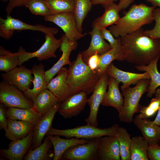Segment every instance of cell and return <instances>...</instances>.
I'll use <instances>...</instances> for the list:
<instances>
[{
	"label": "cell",
	"mask_w": 160,
	"mask_h": 160,
	"mask_svg": "<svg viewBox=\"0 0 160 160\" xmlns=\"http://www.w3.org/2000/svg\"><path fill=\"white\" fill-rule=\"evenodd\" d=\"M6 108L1 103H0V130L6 129L7 124L6 109Z\"/></svg>",
	"instance_id": "7bdbcfd3"
},
{
	"label": "cell",
	"mask_w": 160,
	"mask_h": 160,
	"mask_svg": "<svg viewBox=\"0 0 160 160\" xmlns=\"http://www.w3.org/2000/svg\"><path fill=\"white\" fill-rule=\"evenodd\" d=\"M31 0H9L6 8V11L8 14L12 12L15 7L25 6L26 4Z\"/></svg>",
	"instance_id": "b9f144b4"
},
{
	"label": "cell",
	"mask_w": 160,
	"mask_h": 160,
	"mask_svg": "<svg viewBox=\"0 0 160 160\" xmlns=\"http://www.w3.org/2000/svg\"><path fill=\"white\" fill-rule=\"evenodd\" d=\"M87 95L80 92L70 95L59 104L57 112L65 119L79 115L87 103Z\"/></svg>",
	"instance_id": "7c38bea8"
},
{
	"label": "cell",
	"mask_w": 160,
	"mask_h": 160,
	"mask_svg": "<svg viewBox=\"0 0 160 160\" xmlns=\"http://www.w3.org/2000/svg\"><path fill=\"white\" fill-rule=\"evenodd\" d=\"M59 103L55 105L47 114L42 116L35 125L32 143L31 148L35 149L42 143L44 136L52 127V123L54 116L57 111Z\"/></svg>",
	"instance_id": "e0dca14e"
},
{
	"label": "cell",
	"mask_w": 160,
	"mask_h": 160,
	"mask_svg": "<svg viewBox=\"0 0 160 160\" xmlns=\"http://www.w3.org/2000/svg\"><path fill=\"white\" fill-rule=\"evenodd\" d=\"M75 8L73 12L78 30L82 33V23L93 5L90 0H74Z\"/></svg>",
	"instance_id": "e575fe53"
},
{
	"label": "cell",
	"mask_w": 160,
	"mask_h": 160,
	"mask_svg": "<svg viewBox=\"0 0 160 160\" xmlns=\"http://www.w3.org/2000/svg\"><path fill=\"white\" fill-rule=\"evenodd\" d=\"M150 82V79H142L134 87H129L121 89L124 99L122 108L119 113L118 117L120 121L132 122L134 114L139 113L142 107L139 104L140 100L143 95L147 92Z\"/></svg>",
	"instance_id": "277c9868"
},
{
	"label": "cell",
	"mask_w": 160,
	"mask_h": 160,
	"mask_svg": "<svg viewBox=\"0 0 160 160\" xmlns=\"http://www.w3.org/2000/svg\"><path fill=\"white\" fill-rule=\"evenodd\" d=\"M33 101V107L42 116L59 103L55 95L47 89L38 94Z\"/></svg>",
	"instance_id": "83f0119b"
},
{
	"label": "cell",
	"mask_w": 160,
	"mask_h": 160,
	"mask_svg": "<svg viewBox=\"0 0 160 160\" xmlns=\"http://www.w3.org/2000/svg\"><path fill=\"white\" fill-rule=\"evenodd\" d=\"M98 160H121L119 145L116 136H105L100 138Z\"/></svg>",
	"instance_id": "ac0fdd59"
},
{
	"label": "cell",
	"mask_w": 160,
	"mask_h": 160,
	"mask_svg": "<svg viewBox=\"0 0 160 160\" xmlns=\"http://www.w3.org/2000/svg\"><path fill=\"white\" fill-rule=\"evenodd\" d=\"M160 104L159 98L156 97L153 98L148 106H142L138 116L145 119L152 117L158 112Z\"/></svg>",
	"instance_id": "74e56055"
},
{
	"label": "cell",
	"mask_w": 160,
	"mask_h": 160,
	"mask_svg": "<svg viewBox=\"0 0 160 160\" xmlns=\"http://www.w3.org/2000/svg\"><path fill=\"white\" fill-rule=\"evenodd\" d=\"M3 2H5L9 1V0H1Z\"/></svg>",
	"instance_id": "681fc988"
},
{
	"label": "cell",
	"mask_w": 160,
	"mask_h": 160,
	"mask_svg": "<svg viewBox=\"0 0 160 160\" xmlns=\"http://www.w3.org/2000/svg\"><path fill=\"white\" fill-rule=\"evenodd\" d=\"M149 145L143 136L132 138L131 160H148V148Z\"/></svg>",
	"instance_id": "4dcf8cb0"
},
{
	"label": "cell",
	"mask_w": 160,
	"mask_h": 160,
	"mask_svg": "<svg viewBox=\"0 0 160 160\" xmlns=\"http://www.w3.org/2000/svg\"><path fill=\"white\" fill-rule=\"evenodd\" d=\"M53 146L52 144L47 136L43 142L39 147L34 150L31 147L25 156L24 160H50L52 156L49 153V149Z\"/></svg>",
	"instance_id": "1f68e13d"
},
{
	"label": "cell",
	"mask_w": 160,
	"mask_h": 160,
	"mask_svg": "<svg viewBox=\"0 0 160 160\" xmlns=\"http://www.w3.org/2000/svg\"><path fill=\"white\" fill-rule=\"evenodd\" d=\"M100 138L90 139L87 143L70 148L63 153L62 159L67 160H98Z\"/></svg>",
	"instance_id": "30bf717a"
},
{
	"label": "cell",
	"mask_w": 160,
	"mask_h": 160,
	"mask_svg": "<svg viewBox=\"0 0 160 160\" xmlns=\"http://www.w3.org/2000/svg\"><path fill=\"white\" fill-rule=\"evenodd\" d=\"M101 33L103 38L108 41L112 48L116 46L119 43V38L114 39L110 30H108L106 28H104L101 30Z\"/></svg>",
	"instance_id": "60d3db41"
},
{
	"label": "cell",
	"mask_w": 160,
	"mask_h": 160,
	"mask_svg": "<svg viewBox=\"0 0 160 160\" xmlns=\"http://www.w3.org/2000/svg\"><path fill=\"white\" fill-rule=\"evenodd\" d=\"M117 0L119 1L118 6L120 12L127 8L135 0H114V1Z\"/></svg>",
	"instance_id": "f6af8a7d"
},
{
	"label": "cell",
	"mask_w": 160,
	"mask_h": 160,
	"mask_svg": "<svg viewBox=\"0 0 160 160\" xmlns=\"http://www.w3.org/2000/svg\"><path fill=\"white\" fill-rule=\"evenodd\" d=\"M62 40L61 37L57 39L55 37L54 35L45 34L44 42L35 52H29L22 47H20L18 50L20 53L19 66L33 57H36L39 61L47 60L51 57H56L55 52L60 47Z\"/></svg>",
	"instance_id": "52a82bcc"
},
{
	"label": "cell",
	"mask_w": 160,
	"mask_h": 160,
	"mask_svg": "<svg viewBox=\"0 0 160 160\" xmlns=\"http://www.w3.org/2000/svg\"><path fill=\"white\" fill-rule=\"evenodd\" d=\"M19 51L12 53L0 46V71L7 72L19 66Z\"/></svg>",
	"instance_id": "d6a6232c"
},
{
	"label": "cell",
	"mask_w": 160,
	"mask_h": 160,
	"mask_svg": "<svg viewBox=\"0 0 160 160\" xmlns=\"http://www.w3.org/2000/svg\"><path fill=\"white\" fill-rule=\"evenodd\" d=\"M134 124L141 131L143 137L149 145L160 142V126L152 123L149 119H141L136 115Z\"/></svg>",
	"instance_id": "44dd1931"
},
{
	"label": "cell",
	"mask_w": 160,
	"mask_h": 160,
	"mask_svg": "<svg viewBox=\"0 0 160 160\" xmlns=\"http://www.w3.org/2000/svg\"><path fill=\"white\" fill-rule=\"evenodd\" d=\"M68 70L66 68L63 67L56 77L53 78L47 85V89L53 93L59 103L70 95V89L66 82Z\"/></svg>",
	"instance_id": "ffe728a7"
},
{
	"label": "cell",
	"mask_w": 160,
	"mask_h": 160,
	"mask_svg": "<svg viewBox=\"0 0 160 160\" xmlns=\"http://www.w3.org/2000/svg\"><path fill=\"white\" fill-rule=\"evenodd\" d=\"M7 124L5 130V136L12 141L22 139L33 130L35 125L28 122L7 119Z\"/></svg>",
	"instance_id": "603a6c76"
},
{
	"label": "cell",
	"mask_w": 160,
	"mask_h": 160,
	"mask_svg": "<svg viewBox=\"0 0 160 160\" xmlns=\"http://www.w3.org/2000/svg\"><path fill=\"white\" fill-rule=\"evenodd\" d=\"M125 60L135 66L146 65L160 56V39L145 35L141 28L119 38Z\"/></svg>",
	"instance_id": "6da1fadb"
},
{
	"label": "cell",
	"mask_w": 160,
	"mask_h": 160,
	"mask_svg": "<svg viewBox=\"0 0 160 160\" xmlns=\"http://www.w3.org/2000/svg\"><path fill=\"white\" fill-rule=\"evenodd\" d=\"M31 30L41 31L45 34L55 35L58 29L55 28L46 26L41 24L32 25L8 15L6 19L0 18V36L6 40L10 39L15 31H20Z\"/></svg>",
	"instance_id": "8992f818"
},
{
	"label": "cell",
	"mask_w": 160,
	"mask_h": 160,
	"mask_svg": "<svg viewBox=\"0 0 160 160\" xmlns=\"http://www.w3.org/2000/svg\"><path fill=\"white\" fill-rule=\"evenodd\" d=\"M119 84L113 77L109 76L108 89L101 103L103 106L114 107L118 113L122 108L124 102L119 89Z\"/></svg>",
	"instance_id": "cb8c5ba5"
},
{
	"label": "cell",
	"mask_w": 160,
	"mask_h": 160,
	"mask_svg": "<svg viewBox=\"0 0 160 160\" xmlns=\"http://www.w3.org/2000/svg\"><path fill=\"white\" fill-rule=\"evenodd\" d=\"M51 141L54 148L53 160L62 159L63 153L70 148L79 144L88 142L89 140L84 139L71 138L64 139L59 135H46Z\"/></svg>",
	"instance_id": "484cf974"
},
{
	"label": "cell",
	"mask_w": 160,
	"mask_h": 160,
	"mask_svg": "<svg viewBox=\"0 0 160 160\" xmlns=\"http://www.w3.org/2000/svg\"><path fill=\"white\" fill-rule=\"evenodd\" d=\"M92 4H102L103 6L111 1H114V0H90Z\"/></svg>",
	"instance_id": "7dc6e473"
},
{
	"label": "cell",
	"mask_w": 160,
	"mask_h": 160,
	"mask_svg": "<svg viewBox=\"0 0 160 160\" xmlns=\"http://www.w3.org/2000/svg\"><path fill=\"white\" fill-rule=\"evenodd\" d=\"M154 94L155 97L160 99V88L156 89ZM151 122L152 123L160 126V104L157 115L155 119L153 121H151Z\"/></svg>",
	"instance_id": "bcb514c9"
},
{
	"label": "cell",
	"mask_w": 160,
	"mask_h": 160,
	"mask_svg": "<svg viewBox=\"0 0 160 160\" xmlns=\"http://www.w3.org/2000/svg\"><path fill=\"white\" fill-rule=\"evenodd\" d=\"M159 58H157L147 65L135 66V68L138 71L146 72L149 74L150 82L147 88L146 95L149 98L152 97L157 88L160 86V73L157 67Z\"/></svg>",
	"instance_id": "f1b7e54d"
},
{
	"label": "cell",
	"mask_w": 160,
	"mask_h": 160,
	"mask_svg": "<svg viewBox=\"0 0 160 160\" xmlns=\"http://www.w3.org/2000/svg\"><path fill=\"white\" fill-rule=\"evenodd\" d=\"M119 147L121 160H131V135L124 128L119 127L116 135Z\"/></svg>",
	"instance_id": "836d02e7"
},
{
	"label": "cell",
	"mask_w": 160,
	"mask_h": 160,
	"mask_svg": "<svg viewBox=\"0 0 160 160\" xmlns=\"http://www.w3.org/2000/svg\"><path fill=\"white\" fill-rule=\"evenodd\" d=\"M100 61L99 55L95 53L89 58L87 64L92 70L95 71L99 65Z\"/></svg>",
	"instance_id": "ee69618b"
},
{
	"label": "cell",
	"mask_w": 160,
	"mask_h": 160,
	"mask_svg": "<svg viewBox=\"0 0 160 160\" xmlns=\"http://www.w3.org/2000/svg\"><path fill=\"white\" fill-rule=\"evenodd\" d=\"M106 71L109 76L113 77L118 83H122L121 89L132 84H136L141 79H150L149 74L146 72L140 73L125 71L117 68L112 63L108 66Z\"/></svg>",
	"instance_id": "2e32d148"
},
{
	"label": "cell",
	"mask_w": 160,
	"mask_h": 160,
	"mask_svg": "<svg viewBox=\"0 0 160 160\" xmlns=\"http://www.w3.org/2000/svg\"><path fill=\"white\" fill-rule=\"evenodd\" d=\"M91 39L88 48L81 53L83 61L87 64L89 58L92 55L97 53L102 55L112 48L110 45L106 42L102 37L101 30L95 28L89 32Z\"/></svg>",
	"instance_id": "d6986e66"
},
{
	"label": "cell",
	"mask_w": 160,
	"mask_h": 160,
	"mask_svg": "<svg viewBox=\"0 0 160 160\" xmlns=\"http://www.w3.org/2000/svg\"><path fill=\"white\" fill-rule=\"evenodd\" d=\"M99 58L100 63L95 71L100 76L106 71L108 66L114 60L119 61L125 60L120 41L119 43L116 46L107 52L99 55Z\"/></svg>",
	"instance_id": "f546056e"
},
{
	"label": "cell",
	"mask_w": 160,
	"mask_h": 160,
	"mask_svg": "<svg viewBox=\"0 0 160 160\" xmlns=\"http://www.w3.org/2000/svg\"><path fill=\"white\" fill-rule=\"evenodd\" d=\"M148 2L151 3L153 6L158 7L160 8V0H146Z\"/></svg>",
	"instance_id": "c3c4849f"
},
{
	"label": "cell",
	"mask_w": 160,
	"mask_h": 160,
	"mask_svg": "<svg viewBox=\"0 0 160 160\" xmlns=\"http://www.w3.org/2000/svg\"><path fill=\"white\" fill-rule=\"evenodd\" d=\"M103 6L105 8L104 13L92 23V28L101 30L114 24L120 18L118 4L114 1L108 3Z\"/></svg>",
	"instance_id": "d4e9b609"
},
{
	"label": "cell",
	"mask_w": 160,
	"mask_h": 160,
	"mask_svg": "<svg viewBox=\"0 0 160 160\" xmlns=\"http://www.w3.org/2000/svg\"><path fill=\"white\" fill-rule=\"evenodd\" d=\"M61 37L62 40L60 50L62 52V55L50 69L45 71L46 79L48 84L64 65H70L71 63L69 59L70 54L72 51L75 50L77 47V42L69 40L65 34Z\"/></svg>",
	"instance_id": "9a60e30c"
},
{
	"label": "cell",
	"mask_w": 160,
	"mask_h": 160,
	"mask_svg": "<svg viewBox=\"0 0 160 160\" xmlns=\"http://www.w3.org/2000/svg\"><path fill=\"white\" fill-rule=\"evenodd\" d=\"M45 67L43 64L34 65L31 69L33 75L32 81L33 87L24 92L25 97L28 99L33 100L41 91L47 89V81Z\"/></svg>",
	"instance_id": "7402d4cb"
},
{
	"label": "cell",
	"mask_w": 160,
	"mask_h": 160,
	"mask_svg": "<svg viewBox=\"0 0 160 160\" xmlns=\"http://www.w3.org/2000/svg\"><path fill=\"white\" fill-rule=\"evenodd\" d=\"M119 127L117 124L103 129L88 124L65 129H56L52 127L46 135H59L66 138L74 137L89 140L103 136H116Z\"/></svg>",
	"instance_id": "5b68a950"
},
{
	"label": "cell",
	"mask_w": 160,
	"mask_h": 160,
	"mask_svg": "<svg viewBox=\"0 0 160 160\" xmlns=\"http://www.w3.org/2000/svg\"><path fill=\"white\" fill-rule=\"evenodd\" d=\"M45 21L52 22L61 28L66 36L71 41H76L86 34L77 30L73 12H65L44 17Z\"/></svg>",
	"instance_id": "8fae6325"
},
{
	"label": "cell",
	"mask_w": 160,
	"mask_h": 160,
	"mask_svg": "<svg viewBox=\"0 0 160 160\" xmlns=\"http://www.w3.org/2000/svg\"><path fill=\"white\" fill-rule=\"evenodd\" d=\"M31 69L22 65L1 74V76L3 80L23 92L30 89L33 79Z\"/></svg>",
	"instance_id": "4fadbf2b"
},
{
	"label": "cell",
	"mask_w": 160,
	"mask_h": 160,
	"mask_svg": "<svg viewBox=\"0 0 160 160\" xmlns=\"http://www.w3.org/2000/svg\"><path fill=\"white\" fill-rule=\"evenodd\" d=\"M155 8L143 4H133L114 25L110 27L109 30L116 38L132 33L153 22V12Z\"/></svg>",
	"instance_id": "7a4b0ae2"
},
{
	"label": "cell",
	"mask_w": 160,
	"mask_h": 160,
	"mask_svg": "<svg viewBox=\"0 0 160 160\" xmlns=\"http://www.w3.org/2000/svg\"><path fill=\"white\" fill-rule=\"evenodd\" d=\"M148 156L151 160H160V146L158 144L149 145Z\"/></svg>",
	"instance_id": "ab89813d"
},
{
	"label": "cell",
	"mask_w": 160,
	"mask_h": 160,
	"mask_svg": "<svg viewBox=\"0 0 160 160\" xmlns=\"http://www.w3.org/2000/svg\"><path fill=\"white\" fill-rule=\"evenodd\" d=\"M33 129L23 139L12 141L7 149H0L4 159L8 160H22L30 148L33 142Z\"/></svg>",
	"instance_id": "5bb4252c"
},
{
	"label": "cell",
	"mask_w": 160,
	"mask_h": 160,
	"mask_svg": "<svg viewBox=\"0 0 160 160\" xmlns=\"http://www.w3.org/2000/svg\"><path fill=\"white\" fill-rule=\"evenodd\" d=\"M22 92L3 80L0 83V102L6 108L27 109L33 107V101L27 98Z\"/></svg>",
	"instance_id": "ba28073f"
},
{
	"label": "cell",
	"mask_w": 160,
	"mask_h": 160,
	"mask_svg": "<svg viewBox=\"0 0 160 160\" xmlns=\"http://www.w3.org/2000/svg\"><path fill=\"white\" fill-rule=\"evenodd\" d=\"M100 77L96 71L92 70L83 61L80 52L68 70L66 82L70 95L80 92L87 95L92 92Z\"/></svg>",
	"instance_id": "3957f363"
},
{
	"label": "cell",
	"mask_w": 160,
	"mask_h": 160,
	"mask_svg": "<svg viewBox=\"0 0 160 160\" xmlns=\"http://www.w3.org/2000/svg\"><path fill=\"white\" fill-rule=\"evenodd\" d=\"M108 81L109 76L105 71L100 76L92 95L88 99L90 111L88 117L85 119L87 124L96 127L98 125L97 115L99 108L106 93Z\"/></svg>",
	"instance_id": "9c48e42d"
},
{
	"label": "cell",
	"mask_w": 160,
	"mask_h": 160,
	"mask_svg": "<svg viewBox=\"0 0 160 160\" xmlns=\"http://www.w3.org/2000/svg\"><path fill=\"white\" fill-rule=\"evenodd\" d=\"M153 15L155 25L150 30L144 31L145 34L151 37L160 39V8L156 7L153 10Z\"/></svg>",
	"instance_id": "f35d334b"
},
{
	"label": "cell",
	"mask_w": 160,
	"mask_h": 160,
	"mask_svg": "<svg viewBox=\"0 0 160 160\" xmlns=\"http://www.w3.org/2000/svg\"><path fill=\"white\" fill-rule=\"evenodd\" d=\"M34 15L44 17L51 15L48 6L45 0H31L25 5Z\"/></svg>",
	"instance_id": "8d00e7d4"
},
{
	"label": "cell",
	"mask_w": 160,
	"mask_h": 160,
	"mask_svg": "<svg viewBox=\"0 0 160 160\" xmlns=\"http://www.w3.org/2000/svg\"><path fill=\"white\" fill-rule=\"evenodd\" d=\"M51 15L65 12H73L75 8L74 0H45Z\"/></svg>",
	"instance_id": "d590c367"
},
{
	"label": "cell",
	"mask_w": 160,
	"mask_h": 160,
	"mask_svg": "<svg viewBox=\"0 0 160 160\" xmlns=\"http://www.w3.org/2000/svg\"><path fill=\"white\" fill-rule=\"evenodd\" d=\"M6 112L7 119L25 121L34 125L42 117L33 106L27 109L7 108Z\"/></svg>",
	"instance_id": "4316f807"
}]
</instances>
